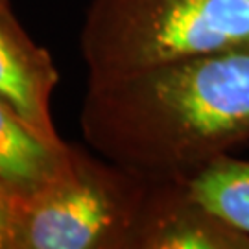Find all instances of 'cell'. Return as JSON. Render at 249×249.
Returning <instances> with one entry per match:
<instances>
[{"label":"cell","mask_w":249,"mask_h":249,"mask_svg":"<svg viewBox=\"0 0 249 249\" xmlns=\"http://www.w3.org/2000/svg\"><path fill=\"white\" fill-rule=\"evenodd\" d=\"M148 181L71 144L69 162L18 207L15 249H135Z\"/></svg>","instance_id":"3957f363"},{"label":"cell","mask_w":249,"mask_h":249,"mask_svg":"<svg viewBox=\"0 0 249 249\" xmlns=\"http://www.w3.org/2000/svg\"><path fill=\"white\" fill-rule=\"evenodd\" d=\"M249 45V0H90L80 34L87 81Z\"/></svg>","instance_id":"7a4b0ae2"},{"label":"cell","mask_w":249,"mask_h":249,"mask_svg":"<svg viewBox=\"0 0 249 249\" xmlns=\"http://www.w3.org/2000/svg\"><path fill=\"white\" fill-rule=\"evenodd\" d=\"M135 249H249V232L199 199L188 181H148Z\"/></svg>","instance_id":"277c9868"},{"label":"cell","mask_w":249,"mask_h":249,"mask_svg":"<svg viewBox=\"0 0 249 249\" xmlns=\"http://www.w3.org/2000/svg\"><path fill=\"white\" fill-rule=\"evenodd\" d=\"M59 72L50 52L32 41L9 0H0V102L36 131L61 142L50 113Z\"/></svg>","instance_id":"5b68a950"},{"label":"cell","mask_w":249,"mask_h":249,"mask_svg":"<svg viewBox=\"0 0 249 249\" xmlns=\"http://www.w3.org/2000/svg\"><path fill=\"white\" fill-rule=\"evenodd\" d=\"M80 127L146 181H190L249 142V45L87 81Z\"/></svg>","instance_id":"6da1fadb"},{"label":"cell","mask_w":249,"mask_h":249,"mask_svg":"<svg viewBox=\"0 0 249 249\" xmlns=\"http://www.w3.org/2000/svg\"><path fill=\"white\" fill-rule=\"evenodd\" d=\"M18 203L0 187V249H15Z\"/></svg>","instance_id":"ba28073f"},{"label":"cell","mask_w":249,"mask_h":249,"mask_svg":"<svg viewBox=\"0 0 249 249\" xmlns=\"http://www.w3.org/2000/svg\"><path fill=\"white\" fill-rule=\"evenodd\" d=\"M69 155L71 144L43 137L0 102V187L18 207L61 174Z\"/></svg>","instance_id":"8992f818"},{"label":"cell","mask_w":249,"mask_h":249,"mask_svg":"<svg viewBox=\"0 0 249 249\" xmlns=\"http://www.w3.org/2000/svg\"><path fill=\"white\" fill-rule=\"evenodd\" d=\"M199 199L249 232V157L225 155L188 181Z\"/></svg>","instance_id":"52a82bcc"}]
</instances>
